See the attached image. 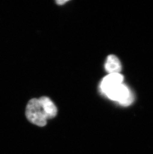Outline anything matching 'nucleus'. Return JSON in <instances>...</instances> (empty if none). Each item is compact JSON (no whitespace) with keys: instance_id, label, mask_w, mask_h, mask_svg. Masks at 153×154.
<instances>
[{"instance_id":"obj_5","label":"nucleus","mask_w":153,"mask_h":154,"mask_svg":"<svg viewBox=\"0 0 153 154\" xmlns=\"http://www.w3.org/2000/svg\"><path fill=\"white\" fill-rule=\"evenodd\" d=\"M68 1H64V0H60V1H57L56 3L58 5H63L64 3L67 2Z\"/></svg>"},{"instance_id":"obj_4","label":"nucleus","mask_w":153,"mask_h":154,"mask_svg":"<svg viewBox=\"0 0 153 154\" xmlns=\"http://www.w3.org/2000/svg\"><path fill=\"white\" fill-rule=\"evenodd\" d=\"M105 69L110 74L119 72L122 70V65L118 58L114 55H108L105 64Z\"/></svg>"},{"instance_id":"obj_2","label":"nucleus","mask_w":153,"mask_h":154,"mask_svg":"<svg viewBox=\"0 0 153 154\" xmlns=\"http://www.w3.org/2000/svg\"><path fill=\"white\" fill-rule=\"evenodd\" d=\"M104 94L108 98L116 101L123 106H128L133 101V96L131 92L126 86L123 84L110 89Z\"/></svg>"},{"instance_id":"obj_1","label":"nucleus","mask_w":153,"mask_h":154,"mask_svg":"<svg viewBox=\"0 0 153 154\" xmlns=\"http://www.w3.org/2000/svg\"><path fill=\"white\" fill-rule=\"evenodd\" d=\"M57 109L49 98L42 96L32 98L28 102L26 109V118L32 123L40 127L46 125L47 120L55 117Z\"/></svg>"},{"instance_id":"obj_3","label":"nucleus","mask_w":153,"mask_h":154,"mask_svg":"<svg viewBox=\"0 0 153 154\" xmlns=\"http://www.w3.org/2000/svg\"><path fill=\"white\" fill-rule=\"evenodd\" d=\"M123 76L119 73H110L104 77L100 83V89L104 94L112 87L122 84Z\"/></svg>"}]
</instances>
